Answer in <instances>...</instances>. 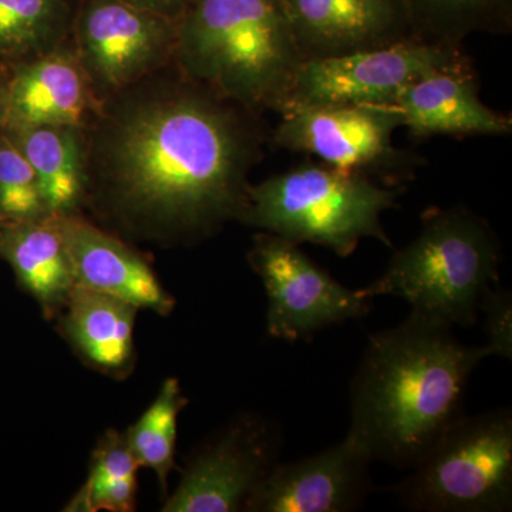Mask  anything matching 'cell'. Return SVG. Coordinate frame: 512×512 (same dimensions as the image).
I'll return each instance as SVG.
<instances>
[{
  "label": "cell",
  "mask_w": 512,
  "mask_h": 512,
  "mask_svg": "<svg viewBox=\"0 0 512 512\" xmlns=\"http://www.w3.org/2000/svg\"><path fill=\"white\" fill-rule=\"evenodd\" d=\"M138 467L140 466L128 447L126 437L110 430L94 450L92 470L86 484H103L121 478H133L136 477Z\"/></svg>",
  "instance_id": "cell-25"
},
{
  "label": "cell",
  "mask_w": 512,
  "mask_h": 512,
  "mask_svg": "<svg viewBox=\"0 0 512 512\" xmlns=\"http://www.w3.org/2000/svg\"><path fill=\"white\" fill-rule=\"evenodd\" d=\"M501 247L491 225L464 207L430 208L421 231L394 252L386 271L360 296H396L412 312L470 328L484 293L498 282Z\"/></svg>",
  "instance_id": "cell-4"
},
{
  "label": "cell",
  "mask_w": 512,
  "mask_h": 512,
  "mask_svg": "<svg viewBox=\"0 0 512 512\" xmlns=\"http://www.w3.org/2000/svg\"><path fill=\"white\" fill-rule=\"evenodd\" d=\"M77 0H0V66H19L70 39Z\"/></svg>",
  "instance_id": "cell-20"
},
{
  "label": "cell",
  "mask_w": 512,
  "mask_h": 512,
  "mask_svg": "<svg viewBox=\"0 0 512 512\" xmlns=\"http://www.w3.org/2000/svg\"><path fill=\"white\" fill-rule=\"evenodd\" d=\"M414 36L431 45L463 49L473 33L510 35L512 0H403Z\"/></svg>",
  "instance_id": "cell-21"
},
{
  "label": "cell",
  "mask_w": 512,
  "mask_h": 512,
  "mask_svg": "<svg viewBox=\"0 0 512 512\" xmlns=\"http://www.w3.org/2000/svg\"><path fill=\"white\" fill-rule=\"evenodd\" d=\"M55 218L72 262L76 285L160 315L173 311L174 299L136 251L79 214Z\"/></svg>",
  "instance_id": "cell-14"
},
{
  "label": "cell",
  "mask_w": 512,
  "mask_h": 512,
  "mask_svg": "<svg viewBox=\"0 0 512 512\" xmlns=\"http://www.w3.org/2000/svg\"><path fill=\"white\" fill-rule=\"evenodd\" d=\"M10 69L0 66V133L8 124Z\"/></svg>",
  "instance_id": "cell-27"
},
{
  "label": "cell",
  "mask_w": 512,
  "mask_h": 512,
  "mask_svg": "<svg viewBox=\"0 0 512 512\" xmlns=\"http://www.w3.org/2000/svg\"><path fill=\"white\" fill-rule=\"evenodd\" d=\"M279 116L271 136L276 147L311 154L333 167L393 185L412 177L421 164L413 154L393 146L394 131L403 127L394 106H296Z\"/></svg>",
  "instance_id": "cell-7"
},
{
  "label": "cell",
  "mask_w": 512,
  "mask_h": 512,
  "mask_svg": "<svg viewBox=\"0 0 512 512\" xmlns=\"http://www.w3.org/2000/svg\"><path fill=\"white\" fill-rule=\"evenodd\" d=\"M399 484L390 488L407 510H512L510 407L454 421Z\"/></svg>",
  "instance_id": "cell-6"
},
{
  "label": "cell",
  "mask_w": 512,
  "mask_h": 512,
  "mask_svg": "<svg viewBox=\"0 0 512 512\" xmlns=\"http://www.w3.org/2000/svg\"><path fill=\"white\" fill-rule=\"evenodd\" d=\"M2 227H3V221L0 220V229H2Z\"/></svg>",
  "instance_id": "cell-28"
},
{
  "label": "cell",
  "mask_w": 512,
  "mask_h": 512,
  "mask_svg": "<svg viewBox=\"0 0 512 512\" xmlns=\"http://www.w3.org/2000/svg\"><path fill=\"white\" fill-rule=\"evenodd\" d=\"M64 306L67 333L84 357L109 372L127 369L133 359V329L138 308L80 285H74Z\"/></svg>",
  "instance_id": "cell-19"
},
{
  "label": "cell",
  "mask_w": 512,
  "mask_h": 512,
  "mask_svg": "<svg viewBox=\"0 0 512 512\" xmlns=\"http://www.w3.org/2000/svg\"><path fill=\"white\" fill-rule=\"evenodd\" d=\"M484 315L487 343L484 348L490 357L512 359V293L495 284L484 293L480 302Z\"/></svg>",
  "instance_id": "cell-24"
},
{
  "label": "cell",
  "mask_w": 512,
  "mask_h": 512,
  "mask_svg": "<svg viewBox=\"0 0 512 512\" xmlns=\"http://www.w3.org/2000/svg\"><path fill=\"white\" fill-rule=\"evenodd\" d=\"M177 29L175 20L124 0H77L70 43L103 101L173 63Z\"/></svg>",
  "instance_id": "cell-8"
},
{
  "label": "cell",
  "mask_w": 512,
  "mask_h": 512,
  "mask_svg": "<svg viewBox=\"0 0 512 512\" xmlns=\"http://www.w3.org/2000/svg\"><path fill=\"white\" fill-rule=\"evenodd\" d=\"M453 328L410 312L369 336L350 380L348 434L373 463L410 470L463 416L471 376L490 356Z\"/></svg>",
  "instance_id": "cell-2"
},
{
  "label": "cell",
  "mask_w": 512,
  "mask_h": 512,
  "mask_svg": "<svg viewBox=\"0 0 512 512\" xmlns=\"http://www.w3.org/2000/svg\"><path fill=\"white\" fill-rule=\"evenodd\" d=\"M174 63L224 99L281 114L303 59L284 0H194L178 20Z\"/></svg>",
  "instance_id": "cell-3"
},
{
  "label": "cell",
  "mask_w": 512,
  "mask_h": 512,
  "mask_svg": "<svg viewBox=\"0 0 512 512\" xmlns=\"http://www.w3.org/2000/svg\"><path fill=\"white\" fill-rule=\"evenodd\" d=\"M303 62L417 39L403 0H284Z\"/></svg>",
  "instance_id": "cell-13"
},
{
  "label": "cell",
  "mask_w": 512,
  "mask_h": 512,
  "mask_svg": "<svg viewBox=\"0 0 512 512\" xmlns=\"http://www.w3.org/2000/svg\"><path fill=\"white\" fill-rule=\"evenodd\" d=\"M400 194L369 175L309 163L249 185L238 221L348 258L365 238L393 247L382 215L397 207Z\"/></svg>",
  "instance_id": "cell-5"
},
{
  "label": "cell",
  "mask_w": 512,
  "mask_h": 512,
  "mask_svg": "<svg viewBox=\"0 0 512 512\" xmlns=\"http://www.w3.org/2000/svg\"><path fill=\"white\" fill-rule=\"evenodd\" d=\"M248 262L264 284L271 338L309 340L319 330L365 318L372 311V299L346 288L298 244L271 232L255 235Z\"/></svg>",
  "instance_id": "cell-9"
},
{
  "label": "cell",
  "mask_w": 512,
  "mask_h": 512,
  "mask_svg": "<svg viewBox=\"0 0 512 512\" xmlns=\"http://www.w3.org/2000/svg\"><path fill=\"white\" fill-rule=\"evenodd\" d=\"M99 106L69 39L52 52L10 69L5 130L30 126L84 127Z\"/></svg>",
  "instance_id": "cell-15"
},
{
  "label": "cell",
  "mask_w": 512,
  "mask_h": 512,
  "mask_svg": "<svg viewBox=\"0 0 512 512\" xmlns=\"http://www.w3.org/2000/svg\"><path fill=\"white\" fill-rule=\"evenodd\" d=\"M124 2L178 22L194 0H124Z\"/></svg>",
  "instance_id": "cell-26"
},
{
  "label": "cell",
  "mask_w": 512,
  "mask_h": 512,
  "mask_svg": "<svg viewBox=\"0 0 512 512\" xmlns=\"http://www.w3.org/2000/svg\"><path fill=\"white\" fill-rule=\"evenodd\" d=\"M187 406L177 379L165 380L157 399L127 431V443L138 466L156 471L167 490V478L174 468L178 416Z\"/></svg>",
  "instance_id": "cell-22"
},
{
  "label": "cell",
  "mask_w": 512,
  "mask_h": 512,
  "mask_svg": "<svg viewBox=\"0 0 512 512\" xmlns=\"http://www.w3.org/2000/svg\"><path fill=\"white\" fill-rule=\"evenodd\" d=\"M365 448L350 434L313 456L278 463L249 498L248 511L350 512L359 510L372 493Z\"/></svg>",
  "instance_id": "cell-12"
},
{
  "label": "cell",
  "mask_w": 512,
  "mask_h": 512,
  "mask_svg": "<svg viewBox=\"0 0 512 512\" xmlns=\"http://www.w3.org/2000/svg\"><path fill=\"white\" fill-rule=\"evenodd\" d=\"M470 64L473 63L463 49L431 45L419 39L306 60L296 77L288 109L342 104L393 106L397 96L421 77Z\"/></svg>",
  "instance_id": "cell-10"
},
{
  "label": "cell",
  "mask_w": 512,
  "mask_h": 512,
  "mask_svg": "<svg viewBox=\"0 0 512 512\" xmlns=\"http://www.w3.org/2000/svg\"><path fill=\"white\" fill-rule=\"evenodd\" d=\"M393 106L413 137L507 136L512 131L511 117L491 110L478 97L473 64L421 77Z\"/></svg>",
  "instance_id": "cell-16"
},
{
  "label": "cell",
  "mask_w": 512,
  "mask_h": 512,
  "mask_svg": "<svg viewBox=\"0 0 512 512\" xmlns=\"http://www.w3.org/2000/svg\"><path fill=\"white\" fill-rule=\"evenodd\" d=\"M259 116L168 64L100 101L83 127L86 201L150 234L208 237L247 204Z\"/></svg>",
  "instance_id": "cell-1"
},
{
  "label": "cell",
  "mask_w": 512,
  "mask_h": 512,
  "mask_svg": "<svg viewBox=\"0 0 512 512\" xmlns=\"http://www.w3.org/2000/svg\"><path fill=\"white\" fill-rule=\"evenodd\" d=\"M3 131L35 170L50 214H77L87 192L83 127L30 126Z\"/></svg>",
  "instance_id": "cell-18"
},
{
  "label": "cell",
  "mask_w": 512,
  "mask_h": 512,
  "mask_svg": "<svg viewBox=\"0 0 512 512\" xmlns=\"http://www.w3.org/2000/svg\"><path fill=\"white\" fill-rule=\"evenodd\" d=\"M45 195L32 165L2 131L0 133V220L3 224L50 217Z\"/></svg>",
  "instance_id": "cell-23"
},
{
  "label": "cell",
  "mask_w": 512,
  "mask_h": 512,
  "mask_svg": "<svg viewBox=\"0 0 512 512\" xmlns=\"http://www.w3.org/2000/svg\"><path fill=\"white\" fill-rule=\"evenodd\" d=\"M0 258L12 266L19 284L39 302L46 315L66 305L76 282L55 215L3 224Z\"/></svg>",
  "instance_id": "cell-17"
},
{
  "label": "cell",
  "mask_w": 512,
  "mask_h": 512,
  "mask_svg": "<svg viewBox=\"0 0 512 512\" xmlns=\"http://www.w3.org/2000/svg\"><path fill=\"white\" fill-rule=\"evenodd\" d=\"M282 429L275 421L242 416L191 461L177 490L165 501L167 512H232L247 508L278 466Z\"/></svg>",
  "instance_id": "cell-11"
}]
</instances>
